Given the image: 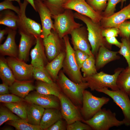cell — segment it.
<instances>
[{
  "instance_id": "6da1fadb",
  "label": "cell",
  "mask_w": 130,
  "mask_h": 130,
  "mask_svg": "<svg viewBox=\"0 0 130 130\" xmlns=\"http://www.w3.org/2000/svg\"><path fill=\"white\" fill-rule=\"evenodd\" d=\"M56 82L61 92L80 109L83 103L84 91L88 88L86 82L77 84L70 79L62 70H60Z\"/></svg>"
},
{
  "instance_id": "7a4b0ae2",
  "label": "cell",
  "mask_w": 130,
  "mask_h": 130,
  "mask_svg": "<svg viewBox=\"0 0 130 130\" xmlns=\"http://www.w3.org/2000/svg\"><path fill=\"white\" fill-rule=\"evenodd\" d=\"M74 16L75 18L82 21L86 25L91 52L95 57L99 48L102 46L111 49L112 45L109 43L105 37L102 35V32L104 28L101 26L100 23L95 22L87 16L77 12L74 13Z\"/></svg>"
},
{
  "instance_id": "3957f363",
  "label": "cell",
  "mask_w": 130,
  "mask_h": 130,
  "mask_svg": "<svg viewBox=\"0 0 130 130\" xmlns=\"http://www.w3.org/2000/svg\"><path fill=\"white\" fill-rule=\"evenodd\" d=\"M116 114L110 109H101L91 118L82 122L89 125L94 130H108L114 126L124 124L123 121L118 120Z\"/></svg>"
},
{
  "instance_id": "277c9868",
  "label": "cell",
  "mask_w": 130,
  "mask_h": 130,
  "mask_svg": "<svg viewBox=\"0 0 130 130\" xmlns=\"http://www.w3.org/2000/svg\"><path fill=\"white\" fill-rule=\"evenodd\" d=\"M63 38L65 43L66 53L63 65V72L70 79L76 83L85 82L81 74V69L76 63L74 56V50L71 45L68 35Z\"/></svg>"
},
{
  "instance_id": "5b68a950",
  "label": "cell",
  "mask_w": 130,
  "mask_h": 130,
  "mask_svg": "<svg viewBox=\"0 0 130 130\" xmlns=\"http://www.w3.org/2000/svg\"><path fill=\"white\" fill-rule=\"evenodd\" d=\"M124 68L118 67L116 69L114 73L111 75L103 71L84 78L85 81L88 84V88L91 91L104 88H110L112 90H119L116 83L117 77Z\"/></svg>"
},
{
  "instance_id": "8992f818",
  "label": "cell",
  "mask_w": 130,
  "mask_h": 130,
  "mask_svg": "<svg viewBox=\"0 0 130 130\" xmlns=\"http://www.w3.org/2000/svg\"><path fill=\"white\" fill-rule=\"evenodd\" d=\"M52 18L54 20V30L62 38L70 34L75 29L83 26L75 21L74 13L71 10L65 9L62 13Z\"/></svg>"
},
{
  "instance_id": "52a82bcc",
  "label": "cell",
  "mask_w": 130,
  "mask_h": 130,
  "mask_svg": "<svg viewBox=\"0 0 130 130\" xmlns=\"http://www.w3.org/2000/svg\"><path fill=\"white\" fill-rule=\"evenodd\" d=\"M110 100L109 98L104 97H97L89 91L84 90L83 92L82 105L80 109L83 120H87L91 118Z\"/></svg>"
},
{
  "instance_id": "ba28073f",
  "label": "cell",
  "mask_w": 130,
  "mask_h": 130,
  "mask_svg": "<svg viewBox=\"0 0 130 130\" xmlns=\"http://www.w3.org/2000/svg\"><path fill=\"white\" fill-rule=\"evenodd\" d=\"M96 91L103 93L110 97L122 110L124 116L123 121L126 126L130 125V99L128 94L120 90L116 91L104 88Z\"/></svg>"
},
{
  "instance_id": "9c48e42d",
  "label": "cell",
  "mask_w": 130,
  "mask_h": 130,
  "mask_svg": "<svg viewBox=\"0 0 130 130\" xmlns=\"http://www.w3.org/2000/svg\"><path fill=\"white\" fill-rule=\"evenodd\" d=\"M28 2L24 0L19 5L20 13L18 15L19 17L18 29L19 32L31 35L35 37L41 36L42 32V27L39 23L27 17L26 14V7Z\"/></svg>"
},
{
  "instance_id": "30bf717a",
  "label": "cell",
  "mask_w": 130,
  "mask_h": 130,
  "mask_svg": "<svg viewBox=\"0 0 130 130\" xmlns=\"http://www.w3.org/2000/svg\"><path fill=\"white\" fill-rule=\"evenodd\" d=\"M43 45L47 59L51 61L65 49L63 38H61L54 30L46 38L43 39Z\"/></svg>"
},
{
  "instance_id": "8fae6325",
  "label": "cell",
  "mask_w": 130,
  "mask_h": 130,
  "mask_svg": "<svg viewBox=\"0 0 130 130\" xmlns=\"http://www.w3.org/2000/svg\"><path fill=\"white\" fill-rule=\"evenodd\" d=\"M16 80H31L33 77L34 67L18 58L9 57L6 59Z\"/></svg>"
},
{
  "instance_id": "7c38bea8",
  "label": "cell",
  "mask_w": 130,
  "mask_h": 130,
  "mask_svg": "<svg viewBox=\"0 0 130 130\" xmlns=\"http://www.w3.org/2000/svg\"><path fill=\"white\" fill-rule=\"evenodd\" d=\"M60 104V111L62 118L68 125L77 120H83L80 109L61 92L58 97Z\"/></svg>"
},
{
  "instance_id": "4fadbf2b",
  "label": "cell",
  "mask_w": 130,
  "mask_h": 130,
  "mask_svg": "<svg viewBox=\"0 0 130 130\" xmlns=\"http://www.w3.org/2000/svg\"><path fill=\"white\" fill-rule=\"evenodd\" d=\"M63 8L65 10H74L87 16L97 23H100L103 18L101 14L95 11L85 0H68Z\"/></svg>"
},
{
  "instance_id": "5bb4252c",
  "label": "cell",
  "mask_w": 130,
  "mask_h": 130,
  "mask_svg": "<svg viewBox=\"0 0 130 130\" xmlns=\"http://www.w3.org/2000/svg\"><path fill=\"white\" fill-rule=\"evenodd\" d=\"M24 99L27 102L38 105L45 109H60L59 99L54 95L42 94L34 91L29 94Z\"/></svg>"
},
{
  "instance_id": "9a60e30c",
  "label": "cell",
  "mask_w": 130,
  "mask_h": 130,
  "mask_svg": "<svg viewBox=\"0 0 130 130\" xmlns=\"http://www.w3.org/2000/svg\"><path fill=\"white\" fill-rule=\"evenodd\" d=\"M74 50H79L90 55H92L87 28L83 26L73 31L70 34Z\"/></svg>"
},
{
  "instance_id": "2e32d148",
  "label": "cell",
  "mask_w": 130,
  "mask_h": 130,
  "mask_svg": "<svg viewBox=\"0 0 130 130\" xmlns=\"http://www.w3.org/2000/svg\"><path fill=\"white\" fill-rule=\"evenodd\" d=\"M37 12L40 18L42 32L41 37L44 39L51 33L52 29L54 30L53 23L49 10L42 1L34 0Z\"/></svg>"
},
{
  "instance_id": "e0dca14e",
  "label": "cell",
  "mask_w": 130,
  "mask_h": 130,
  "mask_svg": "<svg viewBox=\"0 0 130 130\" xmlns=\"http://www.w3.org/2000/svg\"><path fill=\"white\" fill-rule=\"evenodd\" d=\"M130 19V0L129 3L120 10L111 16L103 17L100 24L104 28L117 27L125 20Z\"/></svg>"
},
{
  "instance_id": "ac0fdd59",
  "label": "cell",
  "mask_w": 130,
  "mask_h": 130,
  "mask_svg": "<svg viewBox=\"0 0 130 130\" xmlns=\"http://www.w3.org/2000/svg\"><path fill=\"white\" fill-rule=\"evenodd\" d=\"M36 38V45L30 52L31 64L33 67H45L48 62L45 53L43 39L41 36Z\"/></svg>"
},
{
  "instance_id": "d6986e66",
  "label": "cell",
  "mask_w": 130,
  "mask_h": 130,
  "mask_svg": "<svg viewBox=\"0 0 130 130\" xmlns=\"http://www.w3.org/2000/svg\"><path fill=\"white\" fill-rule=\"evenodd\" d=\"M16 30L8 28L7 36L5 42L0 45V52L3 56L18 58V50L15 41Z\"/></svg>"
},
{
  "instance_id": "ffe728a7",
  "label": "cell",
  "mask_w": 130,
  "mask_h": 130,
  "mask_svg": "<svg viewBox=\"0 0 130 130\" xmlns=\"http://www.w3.org/2000/svg\"><path fill=\"white\" fill-rule=\"evenodd\" d=\"M21 36L18 48V58L25 62L28 59L29 51L32 47L36 43L34 36L22 32H19Z\"/></svg>"
},
{
  "instance_id": "44dd1931",
  "label": "cell",
  "mask_w": 130,
  "mask_h": 130,
  "mask_svg": "<svg viewBox=\"0 0 130 130\" xmlns=\"http://www.w3.org/2000/svg\"><path fill=\"white\" fill-rule=\"evenodd\" d=\"M118 51H112L104 46L99 48L95 57V65L97 71L104 67L109 63L119 59Z\"/></svg>"
},
{
  "instance_id": "7402d4cb",
  "label": "cell",
  "mask_w": 130,
  "mask_h": 130,
  "mask_svg": "<svg viewBox=\"0 0 130 130\" xmlns=\"http://www.w3.org/2000/svg\"><path fill=\"white\" fill-rule=\"evenodd\" d=\"M35 89V86L31 80H16L9 86V91L20 98H24L31 91Z\"/></svg>"
},
{
  "instance_id": "603a6c76",
  "label": "cell",
  "mask_w": 130,
  "mask_h": 130,
  "mask_svg": "<svg viewBox=\"0 0 130 130\" xmlns=\"http://www.w3.org/2000/svg\"><path fill=\"white\" fill-rule=\"evenodd\" d=\"M62 118L60 110L55 108L45 109L39 125L43 130H47L58 120Z\"/></svg>"
},
{
  "instance_id": "cb8c5ba5",
  "label": "cell",
  "mask_w": 130,
  "mask_h": 130,
  "mask_svg": "<svg viewBox=\"0 0 130 130\" xmlns=\"http://www.w3.org/2000/svg\"><path fill=\"white\" fill-rule=\"evenodd\" d=\"M27 103L26 113L28 122L33 125H39L45 109L38 105Z\"/></svg>"
},
{
  "instance_id": "d4e9b609",
  "label": "cell",
  "mask_w": 130,
  "mask_h": 130,
  "mask_svg": "<svg viewBox=\"0 0 130 130\" xmlns=\"http://www.w3.org/2000/svg\"><path fill=\"white\" fill-rule=\"evenodd\" d=\"M65 55V50L52 61L48 62L45 66L46 69L54 82H55L59 73L62 68Z\"/></svg>"
},
{
  "instance_id": "484cf974",
  "label": "cell",
  "mask_w": 130,
  "mask_h": 130,
  "mask_svg": "<svg viewBox=\"0 0 130 130\" xmlns=\"http://www.w3.org/2000/svg\"><path fill=\"white\" fill-rule=\"evenodd\" d=\"M18 16L10 10L1 11L0 14V24L6 26L10 29L16 30L18 29Z\"/></svg>"
},
{
  "instance_id": "4316f807",
  "label": "cell",
  "mask_w": 130,
  "mask_h": 130,
  "mask_svg": "<svg viewBox=\"0 0 130 130\" xmlns=\"http://www.w3.org/2000/svg\"><path fill=\"white\" fill-rule=\"evenodd\" d=\"M0 77L3 82L9 86L16 80L6 59L3 57L0 58Z\"/></svg>"
},
{
  "instance_id": "83f0119b",
  "label": "cell",
  "mask_w": 130,
  "mask_h": 130,
  "mask_svg": "<svg viewBox=\"0 0 130 130\" xmlns=\"http://www.w3.org/2000/svg\"><path fill=\"white\" fill-rule=\"evenodd\" d=\"M38 93L46 95H53L58 97L61 93L60 89L56 82L48 83L38 81L35 86Z\"/></svg>"
},
{
  "instance_id": "f1b7e54d",
  "label": "cell",
  "mask_w": 130,
  "mask_h": 130,
  "mask_svg": "<svg viewBox=\"0 0 130 130\" xmlns=\"http://www.w3.org/2000/svg\"><path fill=\"white\" fill-rule=\"evenodd\" d=\"M116 83L119 89L128 94L130 92V69L128 67L119 74L117 79Z\"/></svg>"
},
{
  "instance_id": "f546056e",
  "label": "cell",
  "mask_w": 130,
  "mask_h": 130,
  "mask_svg": "<svg viewBox=\"0 0 130 130\" xmlns=\"http://www.w3.org/2000/svg\"><path fill=\"white\" fill-rule=\"evenodd\" d=\"M26 102L24 101L16 103H4V105L20 118L27 120Z\"/></svg>"
},
{
  "instance_id": "4dcf8cb0",
  "label": "cell",
  "mask_w": 130,
  "mask_h": 130,
  "mask_svg": "<svg viewBox=\"0 0 130 130\" xmlns=\"http://www.w3.org/2000/svg\"><path fill=\"white\" fill-rule=\"evenodd\" d=\"M68 0H45L43 2L50 11L52 17L63 13V6Z\"/></svg>"
},
{
  "instance_id": "1f68e13d",
  "label": "cell",
  "mask_w": 130,
  "mask_h": 130,
  "mask_svg": "<svg viewBox=\"0 0 130 130\" xmlns=\"http://www.w3.org/2000/svg\"><path fill=\"white\" fill-rule=\"evenodd\" d=\"M7 123L17 130H43L40 125L31 124L26 120L21 118L8 121Z\"/></svg>"
},
{
  "instance_id": "d6a6232c",
  "label": "cell",
  "mask_w": 130,
  "mask_h": 130,
  "mask_svg": "<svg viewBox=\"0 0 130 130\" xmlns=\"http://www.w3.org/2000/svg\"><path fill=\"white\" fill-rule=\"evenodd\" d=\"M81 69L84 78L98 72L95 65V57L93 54L90 55L84 62Z\"/></svg>"
},
{
  "instance_id": "836d02e7",
  "label": "cell",
  "mask_w": 130,
  "mask_h": 130,
  "mask_svg": "<svg viewBox=\"0 0 130 130\" xmlns=\"http://www.w3.org/2000/svg\"><path fill=\"white\" fill-rule=\"evenodd\" d=\"M33 77L38 81L48 83H52L55 82L46 69L45 67H34Z\"/></svg>"
},
{
  "instance_id": "e575fe53",
  "label": "cell",
  "mask_w": 130,
  "mask_h": 130,
  "mask_svg": "<svg viewBox=\"0 0 130 130\" xmlns=\"http://www.w3.org/2000/svg\"><path fill=\"white\" fill-rule=\"evenodd\" d=\"M121 44L118 53L125 58L128 64V68L130 69V43L129 39L122 38Z\"/></svg>"
},
{
  "instance_id": "d590c367",
  "label": "cell",
  "mask_w": 130,
  "mask_h": 130,
  "mask_svg": "<svg viewBox=\"0 0 130 130\" xmlns=\"http://www.w3.org/2000/svg\"><path fill=\"white\" fill-rule=\"evenodd\" d=\"M21 118L6 107L1 106L0 108V126L8 121Z\"/></svg>"
},
{
  "instance_id": "8d00e7d4",
  "label": "cell",
  "mask_w": 130,
  "mask_h": 130,
  "mask_svg": "<svg viewBox=\"0 0 130 130\" xmlns=\"http://www.w3.org/2000/svg\"><path fill=\"white\" fill-rule=\"evenodd\" d=\"M108 0H86V2L96 12L101 14L106 9Z\"/></svg>"
},
{
  "instance_id": "74e56055",
  "label": "cell",
  "mask_w": 130,
  "mask_h": 130,
  "mask_svg": "<svg viewBox=\"0 0 130 130\" xmlns=\"http://www.w3.org/2000/svg\"><path fill=\"white\" fill-rule=\"evenodd\" d=\"M119 34L122 38L129 39L130 38V21L125 20L117 27Z\"/></svg>"
},
{
  "instance_id": "f35d334b",
  "label": "cell",
  "mask_w": 130,
  "mask_h": 130,
  "mask_svg": "<svg viewBox=\"0 0 130 130\" xmlns=\"http://www.w3.org/2000/svg\"><path fill=\"white\" fill-rule=\"evenodd\" d=\"M121 0H108L107 7L101 13L103 17L110 16L114 13L116 10V5L118 3L121 2Z\"/></svg>"
},
{
  "instance_id": "ab89813d",
  "label": "cell",
  "mask_w": 130,
  "mask_h": 130,
  "mask_svg": "<svg viewBox=\"0 0 130 130\" xmlns=\"http://www.w3.org/2000/svg\"><path fill=\"white\" fill-rule=\"evenodd\" d=\"M25 101L24 99L12 94L0 95V102L4 103H13Z\"/></svg>"
},
{
  "instance_id": "60d3db41",
  "label": "cell",
  "mask_w": 130,
  "mask_h": 130,
  "mask_svg": "<svg viewBox=\"0 0 130 130\" xmlns=\"http://www.w3.org/2000/svg\"><path fill=\"white\" fill-rule=\"evenodd\" d=\"M67 130H92V128L88 124L82 121L77 120L68 125Z\"/></svg>"
},
{
  "instance_id": "b9f144b4",
  "label": "cell",
  "mask_w": 130,
  "mask_h": 130,
  "mask_svg": "<svg viewBox=\"0 0 130 130\" xmlns=\"http://www.w3.org/2000/svg\"><path fill=\"white\" fill-rule=\"evenodd\" d=\"M5 10L13 11L18 15L19 14L20 12V7L14 6L12 1L9 0H4L0 3V11Z\"/></svg>"
},
{
  "instance_id": "7bdbcfd3",
  "label": "cell",
  "mask_w": 130,
  "mask_h": 130,
  "mask_svg": "<svg viewBox=\"0 0 130 130\" xmlns=\"http://www.w3.org/2000/svg\"><path fill=\"white\" fill-rule=\"evenodd\" d=\"M74 54L76 63L80 69L83 63L90 56L79 50H74Z\"/></svg>"
},
{
  "instance_id": "ee69618b",
  "label": "cell",
  "mask_w": 130,
  "mask_h": 130,
  "mask_svg": "<svg viewBox=\"0 0 130 130\" xmlns=\"http://www.w3.org/2000/svg\"><path fill=\"white\" fill-rule=\"evenodd\" d=\"M68 124L62 118L58 120L47 130H66Z\"/></svg>"
},
{
  "instance_id": "f6af8a7d",
  "label": "cell",
  "mask_w": 130,
  "mask_h": 130,
  "mask_svg": "<svg viewBox=\"0 0 130 130\" xmlns=\"http://www.w3.org/2000/svg\"><path fill=\"white\" fill-rule=\"evenodd\" d=\"M119 33V31L117 27H112L104 28L102 32V35L104 37H117Z\"/></svg>"
},
{
  "instance_id": "bcb514c9",
  "label": "cell",
  "mask_w": 130,
  "mask_h": 130,
  "mask_svg": "<svg viewBox=\"0 0 130 130\" xmlns=\"http://www.w3.org/2000/svg\"><path fill=\"white\" fill-rule=\"evenodd\" d=\"M105 38L107 42L110 44L115 45L118 48H120L121 43L119 42L117 40L116 37H112Z\"/></svg>"
},
{
  "instance_id": "7dc6e473",
  "label": "cell",
  "mask_w": 130,
  "mask_h": 130,
  "mask_svg": "<svg viewBox=\"0 0 130 130\" xmlns=\"http://www.w3.org/2000/svg\"><path fill=\"white\" fill-rule=\"evenodd\" d=\"M9 86L3 82L0 84V94H8L9 92Z\"/></svg>"
},
{
  "instance_id": "c3c4849f",
  "label": "cell",
  "mask_w": 130,
  "mask_h": 130,
  "mask_svg": "<svg viewBox=\"0 0 130 130\" xmlns=\"http://www.w3.org/2000/svg\"><path fill=\"white\" fill-rule=\"evenodd\" d=\"M8 32V28L0 30V43H1L4 39V36Z\"/></svg>"
},
{
  "instance_id": "681fc988",
  "label": "cell",
  "mask_w": 130,
  "mask_h": 130,
  "mask_svg": "<svg viewBox=\"0 0 130 130\" xmlns=\"http://www.w3.org/2000/svg\"><path fill=\"white\" fill-rule=\"evenodd\" d=\"M29 3L33 8L34 10L36 12L37 10L35 7L34 0H26Z\"/></svg>"
},
{
  "instance_id": "f907efd6",
  "label": "cell",
  "mask_w": 130,
  "mask_h": 130,
  "mask_svg": "<svg viewBox=\"0 0 130 130\" xmlns=\"http://www.w3.org/2000/svg\"><path fill=\"white\" fill-rule=\"evenodd\" d=\"M2 130H12L13 129V128L11 127L7 126L4 127Z\"/></svg>"
},
{
  "instance_id": "816d5d0a",
  "label": "cell",
  "mask_w": 130,
  "mask_h": 130,
  "mask_svg": "<svg viewBox=\"0 0 130 130\" xmlns=\"http://www.w3.org/2000/svg\"><path fill=\"white\" fill-rule=\"evenodd\" d=\"M11 1H17L19 4V5H20L21 3V0H9Z\"/></svg>"
},
{
  "instance_id": "f5cc1de1",
  "label": "cell",
  "mask_w": 130,
  "mask_h": 130,
  "mask_svg": "<svg viewBox=\"0 0 130 130\" xmlns=\"http://www.w3.org/2000/svg\"><path fill=\"white\" fill-rule=\"evenodd\" d=\"M126 0H121V7H122L124 3V2H125Z\"/></svg>"
},
{
  "instance_id": "db71d44e",
  "label": "cell",
  "mask_w": 130,
  "mask_h": 130,
  "mask_svg": "<svg viewBox=\"0 0 130 130\" xmlns=\"http://www.w3.org/2000/svg\"><path fill=\"white\" fill-rule=\"evenodd\" d=\"M39 0V1H41L43 2L45 0Z\"/></svg>"
},
{
  "instance_id": "11a10c76",
  "label": "cell",
  "mask_w": 130,
  "mask_h": 130,
  "mask_svg": "<svg viewBox=\"0 0 130 130\" xmlns=\"http://www.w3.org/2000/svg\"><path fill=\"white\" fill-rule=\"evenodd\" d=\"M128 95L130 98V92L129 93Z\"/></svg>"
},
{
  "instance_id": "9f6ffc18",
  "label": "cell",
  "mask_w": 130,
  "mask_h": 130,
  "mask_svg": "<svg viewBox=\"0 0 130 130\" xmlns=\"http://www.w3.org/2000/svg\"><path fill=\"white\" fill-rule=\"evenodd\" d=\"M129 41H130V38L129 39Z\"/></svg>"
}]
</instances>
